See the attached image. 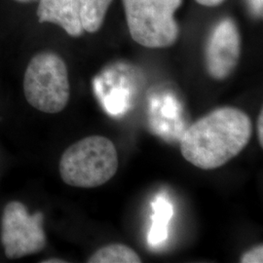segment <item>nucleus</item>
<instances>
[{
  "mask_svg": "<svg viewBox=\"0 0 263 263\" xmlns=\"http://www.w3.org/2000/svg\"><path fill=\"white\" fill-rule=\"evenodd\" d=\"M263 112L259 113L258 118H257V139H258V142L260 144V146L263 147Z\"/></svg>",
  "mask_w": 263,
  "mask_h": 263,
  "instance_id": "obj_13",
  "label": "nucleus"
},
{
  "mask_svg": "<svg viewBox=\"0 0 263 263\" xmlns=\"http://www.w3.org/2000/svg\"><path fill=\"white\" fill-rule=\"evenodd\" d=\"M66 261L63 260V259H60V258H50L47 260H44L42 261V263H65Z\"/></svg>",
  "mask_w": 263,
  "mask_h": 263,
  "instance_id": "obj_15",
  "label": "nucleus"
},
{
  "mask_svg": "<svg viewBox=\"0 0 263 263\" xmlns=\"http://www.w3.org/2000/svg\"><path fill=\"white\" fill-rule=\"evenodd\" d=\"M181 3L182 0H123L132 38L152 49L174 45L179 34L175 13Z\"/></svg>",
  "mask_w": 263,
  "mask_h": 263,
  "instance_id": "obj_4",
  "label": "nucleus"
},
{
  "mask_svg": "<svg viewBox=\"0 0 263 263\" xmlns=\"http://www.w3.org/2000/svg\"><path fill=\"white\" fill-rule=\"evenodd\" d=\"M42 213L30 215L26 206L18 202L8 203L1 218V242L10 259L37 254L46 246Z\"/></svg>",
  "mask_w": 263,
  "mask_h": 263,
  "instance_id": "obj_5",
  "label": "nucleus"
},
{
  "mask_svg": "<svg viewBox=\"0 0 263 263\" xmlns=\"http://www.w3.org/2000/svg\"><path fill=\"white\" fill-rule=\"evenodd\" d=\"M85 31L94 33L102 28L112 0H78Z\"/></svg>",
  "mask_w": 263,
  "mask_h": 263,
  "instance_id": "obj_9",
  "label": "nucleus"
},
{
  "mask_svg": "<svg viewBox=\"0 0 263 263\" xmlns=\"http://www.w3.org/2000/svg\"><path fill=\"white\" fill-rule=\"evenodd\" d=\"M37 16L40 23L58 25L70 36L84 33L78 0H40Z\"/></svg>",
  "mask_w": 263,
  "mask_h": 263,
  "instance_id": "obj_7",
  "label": "nucleus"
},
{
  "mask_svg": "<svg viewBox=\"0 0 263 263\" xmlns=\"http://www.w3.org/2000/svg\"><path fill=\"white\" fill-rule=\"evenodd\" d=\"M253 135L248 114L236 107L215 109L191 125L180 141L183 158L202 170L224 166L235 158Z\"/></svg>",
  "mask_w": 263,
  "mask_h": 263,
  "instance_id": "obj_1",
  "label": "nucleus"
},
{
  "mask_svg": "<svg viewBox=\"0 0 263 263\" xmlns=\"http://www.w3.org/2000/svg\"><path fill=\"white\" fill-rule=\"evenodd\" d=\"M28 104L44 113L61 112L69 101L70 86L64 60L53 52H41L28 63L24 77Z\"/></svg>",
  "mask_w": 263,
  "mask_h": 263,
  "instance_id": "obj_3",
  "label": "nucleus"
},
{
  "mask_svg": "<svg viewBox=\"0 0 263 263\" xmlns=\"http://www.w3.org/2000/svg\"><path fill=\"white\" fill-rule=\"evenodd\" d=\"M241 55V36L234 21L222 20L211 33L206 49L209 74L223 80L235 69Z\"/></svg>",
  "mask_w": 263,
  "mask_h": 263,
  "instance_id": "obj_6",
  "label": "nucleus"
},
{
  "mask_svg": "<svg viewBox=\"0 0 263 263\" xmlns=\"http://www.w3.org/2000/svg\"><path fill=\"white\" fill-rule=\"evenodd\" d=\"M118 166V154L112 141L103 136H90L66 148L59 170L67 185L94 188L112 179Z\"/></svg>",
  "mask_w": 263,
  "mask_h": 263,
  "instance_id": "obj_2",
  "label": "nucleus"
},
{
  "mask_svg": "<svg viewBox=\"0 0 263 263\" xmlns=\"http://www.w3.org/2000/svg\"><path fill=\"white\" fill-rule=\"evenodd\" d=\"M154 215L148 236V242L152 246L163 243L168 236V223L173 216V206L164 198H157L152 204Z\"/></svg>",
  "mask_w": 263,
  "mask_h": 263,
  "instance_id": "obj_8",
  "label": "nucleus"
},
{
  "mask_svg": "<svg viewBox=\"0 0 263 263\" xmlns=\"http://www.w3.org/2000/svg\"><path fill=\"white\" fill-rule=\"evenodd\" d=\"M224 0H196L199 4L203 5V6H207V7H214L217 6L220 3H222Z\"/></svg>",
  "mask_w": 263,
  "mask_h": 263,
  "instance_id": "obj_14",
  "label": "nucleus"
},
{
  "mask_svg": "<svg viewBox=\"0 0 263 263\" xmlns=\"http://www.w3.org/2000/svg\"><path fill=\"white\" fill-rule=\"evenodd\" d=\"M89 263H141V258L130 247L123 244L104 246L95 252Z\"/></svg>",
  "mask_w": 263,
  "mask_h": 263,
  "instance_id": "obj_10",
  "label": "nucleus"
},
{
  "mask_svg": "<svg viewBox=\"0 0 263 263\" xmlns=\"http://www.w3.org/2000/svg\"><path fill=\"white\" fill-rule=\"evenodd\" d=\"M263 247L262 245L256 246L254 249L245 253L240 262L242 263H261L263 262Z\"/></svg>",
  "mask_w": 263,
  "mask_h": 263,
  "instance_id": "obj_11",
  "label": "nucleus"
},
{
  "mask_svg": "<svg viewBox=\"0 0 263 263\" xmlns=\"http://www.w3.org/2000/svg\"><path fill=\"white\" fill-rule=\"evenodd\" d=\"M262 0H249L250 7L253 10L254 15L261 16L262 15Z\"/></svg>",
  "mask_w": 263,
  "mask_h": 263,
  "instance_id": "obj_12",
  "label": "nucleus"
},
{
  "mask_svg": "<svg viewBox=\"0 0 263 263\" xmlns=\"http://www.w3.org/2000/svg\"><path fill=\"white\" fill-rule=\"evenodd\" d=\"M16 1L23 2V3H28V2H31V1H35V0H16Z\"/></svg>",
  "mask_w": 263,
  "mask_h": 263,
  "instance_id": "obj_16",
  "label": "nucleus"
}]
</instances>
